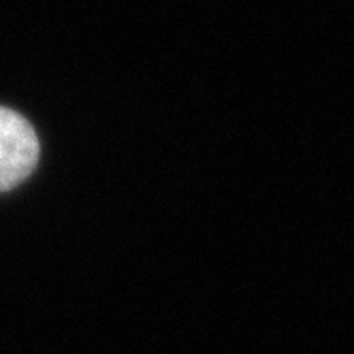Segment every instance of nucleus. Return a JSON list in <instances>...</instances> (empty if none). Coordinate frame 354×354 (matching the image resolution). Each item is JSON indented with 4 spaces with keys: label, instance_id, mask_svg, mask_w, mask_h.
I'll use <instances>...</instances> for the list:
<instances>
[{
    "label": "nucleus",
    "instance_id": "nucleus-1",
    "mask_svg": "<svg viewBox=\"0 0 354 354\" xmlns=\"http://www.w3.org/2000/svg\"><path fill=\"white\" fill-rule=\"evenodd\" d=\"M39 137L30 122L13 109L0 107V192L28 180L39 162Z\"/></svg>",
    "mask_w": 354,
    "mask_h": 354
}]
</instances>
